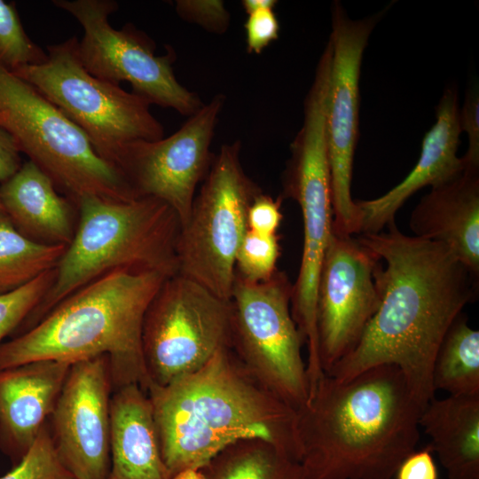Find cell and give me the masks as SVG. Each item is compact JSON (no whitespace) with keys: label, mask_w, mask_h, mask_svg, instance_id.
<instances>
[{"label":"cell","mask_w":479,"mask_h":479,"mask_svg":"<svg viewBox=\"0 0 479 479\" xmlns=\"http://www.w3.org/2000/svg\"><path fill=\"white\" fill-rule=\"evenodd\" d=\"M357 239L386 263L374 273L381 302L355 348L326 374L344 381L371 367L395 365L425 407L435 397L437 350L478 295L479 279L447 246L404 234L395 221L386 232Z\"/></svg>","instance_id":"obj_1"},{"label":"cell","mask_w":479,"mask_h":479,"mask_svg":"<svg viewBox=\"0 0 479 479\" xmlns=\"http://www.w3.org/2000/svg\"><path fill=\"white\" fill-rule=\"evenodd\" d=\"M423 409L395 365L344 381L325 373L295 411L308 479H391L415 451Z\"/></svg>","instance_id":"obj_2"},{"label":"cell","mask_w":479,"mask_h":479,"mask_svg":"<svg viewBox=\"0 0 479 479\" xmlns=\"http://www.w3.org/2000/svg\"><path fill=\"white\" fill-rule=\"evenodd\" d=\"M163 461L171 478L199 470L247 439L272 444L300 461L295 410L263 387L230 348L200 369L147 389Z\"/></svg>","instance_id":"obj_3"},{"label":"cell","mask_w":479,"mask_h":479,"mask_svg":"<svg viewBox=\"0 0 479 479\" xmlns=\"http://www.w3.org/2000/svg\"><path fill=\"white\" fill-rule=\"evenodd\" d=\"M168 278L152 271L116 270L96 279L61 300L35 326L2 342L0 371L38 360L73 364L106 355L114 390L137 384L147 393L143 321Z\"/></svg>","instance_id":"obj_4"},{"label":"cell","mask_w":479,"mask_h":479,"mask_svg":"<svg viewBox=\"0 0 479 479\" xmlns=\"http://www.w3.org/2000/svg\"><path fill=\"white\" fill-rule=\"evenodd\" d=\"M71 242L55 268L51 288L20 326H35L61 300L116 270L178 272L177 246L181 229L176 212L152 197L112 200L82 196Z\"/></svg>","instance_id":"obj_5"},{"label":"cell","mask_w":479,"mask_h":479,"mask_svg":"<svg viewBox=\"0 0 479 479\" xmlns=\"http://www.w3.org/2000/svg\"><path fill=\"white\" fill-rule=\"evenodd\" d=\"M0 128L75 203L82 196L137 198L84 133L33 85L0 64Z\"/></svg>","instance_id":"obj_6"},{"label":"cell","mask_w":479,"mask_h":479,"mask_svg":"<svg viewBox=\"0 0 479 479\" xmlns=\"http://www.w3.org/2000/svg\"><path fill=\"white\" fill-rule=\"evenodd\" d=\"M72 36L47 47V59L12 71L33 85L87 137L96 153L114 166L122 149L136 140L164 136L145 98L90 75ZM115 167V166H114Z\"/></svg>","instance_id":"obj_7"},{"label":"cell","mask_w":479,"mask_h":479,"mask_svg":"<svg viewBox=\"0 0 479 479\" xmlns=\"http://www.w3.org/2000/svg\"><path fill=\"white\" fill-rule=\"evenodd\" d=\"M240 149L236 140L213 156L177 246V274L228 301L237 252L248 230L247 211L262 192L243 169Z\"/></svg>","instance_id":"obj_8"},{"label":"cell","mask_w":479,"mask_h":479,"mask_svg":"<svg viewBox=\"0 0 479 479\" xmlns=\"http://www.w3.org/2000/svg\"><path fill=\"white\" fill-rule=\"evenodd\" d=\"M293 284L277 271L268 280L249 282L235 273L231 349L267 390L297 410L309 397L303 338L293 318Z\"/></svg>","instance_id":"obj_9"},{"label":"cell","mask_w":479,"mask_h":479,"mask_svg":"<svg viewBox=\"0 0 479 479\" xmlns=\"http://www.w3.org/2000/svg\"><path fill=\"white\" fill-rule=\"evenodd\" d=\"M232 306L197 282L168 278L143 321L142 349L149 386H166L231 349Z\"/></svg>","instance_id":"obj_10"},{"label":"cell","mask_w":479,"mask_h":479,"mask_svg":"<svg viewBox=\"0 0 479 479\" xmlns=\"http://www.w3.org/2000/svg\"><path fill=\"white\" fill-rule=\"evenodd\" d=\"M53 4L80 23L83 35L78 41V56L84 68L101 80L130 84L132 92L151 105L172 108L191 116L202 106L195 93L176 78L172 64L175 52L155 54L153 41L134 26L115 29L109 16L117 11L113 0H54Z\"/></svg>","instance_id":"obj_11"},{"label":"cell","mask_w":479,"mask_h":479,"mask_svg":"<svg viewBox=\"0 0 479 479\" xmlns=\"http://www.w3.org/2000/svg\"><path fill=\"white\" fill-rule=\"evenodd\" d=\"M283 175L284 196L302 212L303 245L297 279L293 284L291 312L308 349L307 370L321 371L316 306L322 261L333 226L330 165L326 131L318 126L299 130Z\"/></svg>","instance_id":"obj_12"},{"label":"cell","mask_w":479,"mask_h":479,"mask_svg":"<svg viewBox=\"0 0 479 479\" xmlns=\"http://www.w3.org/2000/svg\"><path fill=\"white\" fill-rule=\"evenodd\" d=\"M375 18L351 20L342 4L332 9V61L326 112L333 231L359 234L360 218L351 197L353 160L358 137L359 77Z\"/></svg>","instance_id":"obj_13"},{"label":"cell","mask_w":479,"mask_h":479,"mask_svg":"<svg viewBox=\"0 0 479 479\" xmlns=\"http://www.w3.org/2000/svg\"><path fill=\"white\" fill-rule=\"evenodd\" d=\"M224 104V96L216 95L169 137L132 141L115 161L134 195L163 201L176 212L181 226L211 163L210 145Z\"/></svg>","instance_id":"obj_14"},{"label":"cell","mask_w":479,"mask_h":479,"mask_svg":"<svg viewBox=\"0 0 479 479\" xmlns=\"http://www.w3.org/2000/svg\"><path fill=\"white\" fill-rule=\"evenodd\" d=\"M380 258L353 235L332 230L317 289L318 356L324 373L357 344L378 310Z\"/></svg>","instance_id":"obj_15"},{"label":"cell","mask_w":479,"mask_h":479,"mask_svg":"<svg viewBox=\"0 0 479 479\" xmlns=\"http://www.w3.org/2000/svg\"><path fill=\"white\" fill-rule=\"evenodd\" d=\"M113 390L107 356L71 364L50 430L60 462L75 479L108 477Z\"/></svg>","instance_id":"obj_16"},{"label":"cell","mask_w":479,"mask_h":479,"mask_svg":"<svg viewBox=\"0 0 479 479\" xmlns=\"http://www.w3.org/2000/svg\"><path fill=\"white\" fill-rule=\"evenodd\" d=\"M458 97L446 90L436 108V122L424 136L419 160L412 171L385 194L368 200H356L360 217V233H377L395 221L404 203L426 185L444 184L466 167L457 149L461 133Z\"/></svg>","instance_id":"obj_17"},{"label":"cell","mask_w":479,"mask_h":479,"mask_svg":"<svg viewBox=\"0 0 479 479\" xmlns=\"http://www.w3.org/2000/svg\"><path fill=\"white\" fill-rule=\"evenodd\" d=\"M70 365L38 360L0 371V444L17 463L51 417Z\"/></svg>","instance_id":"obj_18"},{"label":"cell","mask_w":479,"mask_h":479,"mask_svg":"<svg viewBox=\"0 0 479 479\" xmlns=\"http://www.w3.org/2000/svg\"><path fill=\"white\" fill-rule=\"evenodd\" d=\"M414 236L447 246L479 279V166L431 187L410 217Z\"/></svg>","instance_id":"obj_19"},{"label":"cell","mask_w":479,"mask_h":479,"mask_svg":"<svg viewBox=\"0 0 479 479\" xmlns=\"http://www.w3.org/2000/svg\"><path fill=\"white\" fill-rule=\"evenodd\" d=\"M110 461L107 479H171L161 456L149 397L137 384L112 393Z\"/></svg>","instance_id":"obj_20"},{"label":"cell","mask_w":479,"mask_h":479,"mask_svg":"<svg viewBox=\"0 0 479 479\" xmlns=\"http://www.w3.org/2000/svg\"><path fill=\"white\" fill-rule=\"evenodd\" d=\"M0 202L12 226L26 238L64 246L73 240L75 202L62 196L34 162H23L12 177L0 184Z\"/></svg>","instance_id":"obj_21"},{"label":"cell","mask_w":479,"mask_h":479,"mask_svg":"<svg viewBox=\"0 0 479 479\" xmlns=\"http://www.w3.org/2000/svg\"><path fill=\"white\" fill-rule=\"evenodd\" d=\"M419 425L449 479H479V395L434 397Z\"/></svg>","instance_id":"obj_22"},{"label":"cell","mask_w":479,"mask_h":479,"mask_svg":"<svg viewBox=\"0 0 479 479\" xmlns=\"http://www.w3.org/2000/svg\"><path fill=\"white\" fill-rule=\"evenodd\" d=\"M200 470L205 479H308L300 461L261 439L230 444Z\"/></svg>","instance_id":"obj_23"},{"label":"cell","mask_w":479,"mask_h":479,"mask_svg":"<svg viewBox=\"0 0 479 479\" xmlns=\"http://www.w3.org/2000/svg\"><path fill=\"white\" fill-rule=\"evenodd\" d=\"M432 380L435 390L450 396L479 395V331L460 313L437 350Z\"/></svg>","instance_id":"obj_24"},{"label":"cell","mask_w":479,"mask_h":479,"mask_svg":"<svg viewBox=\"0 0 479 479\" xmlns=\"http://www.w3.org/2000/svg\"><path fill=\"white\" fill-rule=\"evenodd\" d=\"M67 246L35 242L0 212V295L13 292L56 268Z\"/></svg>","instance_id":"obj_25"},{"label":"cell","mask_w":479,"mask_h":479,"mask_svg":"<svg viewBox=\"0 0 479 479\" xmlns=\"http://www.w3.org/2000/svg\"><path fill=\"white\" fill-rule=\"evenodd\" d=\"M47 53L26 33L16 4L0 0V64L10 71L44 62Z\"/></svg>","instance_id":"obj_26"},{"label":"cell","mask_w":479,"mask_h":479,"mask_svg":"<svg viewBox=\"0 0 479 479\" xmlns=\"http://www.w3.org/2000/svg\"><path fill=\"white\" fill-rule=\"evenodd\" d=\"M280 254L279 237L262 235L247 230L235 261V273L249 282L270 279L278 271Z\"/></svg>","instance_id":"obj_27"},{"label":"cell","mask_w":479,"mask_h":479,"mask_svg":"<svg viewBox=\"0 0 479 479\" xmlns=\"http://www.w3.org/2000/svg\"><path fill=\"white\" fill-rule=\"evenodd\" d=\"M0 479H75L57 454L50 426L42 428L27 453Z\"/></svg>","instance_id":"obj_28"},{"label":"cell","mask_w":479,"mask_h":479,"mask_svg":"<svg viewBox=\"0 0 479 479\" xmlns=\"http://www.w3.org/2000/svg\"><path fill=\"white\" fill-rule=\"evenodd\" d=\"M55 269L49 271L22 287L0 295V344L15 332L43 300L51 288Z\"/></svg>","instance_id":"obj_29"},{"label":"cell","mask_w":479,"mask_h":479,"mask_svg":"<svg viewBox=\"0 0 479 479\" xmlns=\"http://www.w3.org/2000/svg\"><path fill=\"white\" fill-rule=\"evenodd\" d=\"M176 11L182 19L212 33H224L229 26V12L220 0H178Z\"/></svg>","instance_id":"obj_30"},{"label":"cell","mask_w":479,"mask_h":479,"mask_svg":"<svg viewBox=\"0 0 479 479\" xmlns=\"http://www.w3.org/2000/svg\"><path fill=\"white\" fill-rule=\"evenodd\" d=\"M248 53L261 54L278 39L279 24L274 8H265L247 14L244 24Z\"/></svg>","instance_id":"obj_31"},{"label":"cell","mask_w":479,"mask_h":479,"mask_svg":"<svg viewBox=\"0 0 479 479\" xmlns=\"http://www.w3.org/2000/svg\"><path fill=\"white\" fill-rule=\"evenodd\" d=\"M282 220L279 201L260 192L247 211V229L262 235H274Z\"/></svg>","instance_id":"obj_32"},{"label":"cell","mask_w":479,"mask_h":479,"mask_svg":"<svg viewBox=\"0 0 479 479\" xmlns=\"http://www.w3.org/2000/svg\"><path fill=\"white\" fill-rule=\"evenodd\" d=\"M459 124L468 138V147L462 157L467 164L479 166V96L475 90L467 94L459 110Z\"/></svg>","instance_id":"obj_33"},{"label":"cell","mask_w":479,"mask_h":479,"mask_svg":"<svg viewBox=\"0 0 479 479\" xmlns=\"http://www.w3.org/2000/svg\"><path fill=\"white\" fill-rule=\"evenodd\" d=\"M428 446L413 451L398 466L396 479H438V472Z\"/></svg>","instance_id":"obj_34"},{"label":"cell","mask_w":479,"mask_h":479,"mask_svg":"<svg viewBox=\"0 0 479 479\" xmlns=\"http://www.w3.org/2000/svg\"><path fill=\"white\" fill-rule=\"evenodd\" d=\"M20 151L14 138L0 128V184L12 177L21 167Z\"/></svg>","instance_id":"obj_35"},{"label":"cell","mask_w":479,"mask_h":479,"mask_svg":"<svg viewBox=\"0 0 479 479\" xmlns=\"http://www.w3.org/2000/svg\"><path fill=\"white\" fill-rule=\"evenodd\" d=\"M276 4L277 1L275 0H243L241 2L242 7L247 14L261 9L274 8Z\"/></svg>","instance_id":"obj_36"},{"label":"cell","mask_w":479,"mask_h":479,"mask_svg":"<svg viewBox=\"0 0 479 479\" xmlns=\"http://www.w3.org/2000/svg\"><path fill=\"white\" fill-rule=\"evenodd\" d=\"M171 479H205V476L200 469H187L177 474Z\"/></svg>","instance_id":"obj_37"},{"label":"cell","mask_w":479,"mask_h":479,"mask_svg":"<svg viewBox=\"0 0 479 479\" xmlns=\"http://www.w3.org/2000/svg\"><path fill=\"white\" fill-rule=\"evenodd\" d=\"M4 211L3 210V208H2V205H1V202H0V212Z\"/></svg>","instance_id":"obj_38"}]
</instances>
